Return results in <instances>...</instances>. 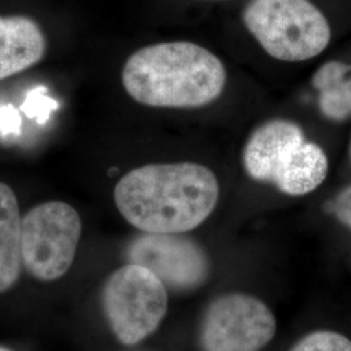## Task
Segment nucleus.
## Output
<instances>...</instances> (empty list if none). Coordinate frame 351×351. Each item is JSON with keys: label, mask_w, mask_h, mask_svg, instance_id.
<instances>
[{"label": "nucleus", "mask_w": 351, "mask_h": 351, "mask_svg": "<svg viewBox=\"0 0 351 351\" xmlns=\"http://www.w3.org/2000/svg\"><path fill=\"white\" fill-rule=\"evenodd\" d=\"M313 85L319 91V106L330 120L351 116V65L328 62L314 75Z\"/></svg>", "instance_id": "obj_12"}, {"label": "nucleus", "mask_w": 351, "mask_h": 351, "mask_svg": "<svg viewBox=\"0 0 351 351\" xmlns=\"http://www.w3.org/2000/svg\"><path fill=\"white\" fill-rule=\"evenodd\" d=\"M128 256L130 263L150 269L164 285L178 290L199 287L210 271L201 247L178 234L146 233L132 242Z\"/></svg>", "instance_id": "obj_7"}, {"label": "nucleus", "mask_w": 351, "mask_h": 351, "mask_svg": "<svg viewBox=\"0 0 351 351\" xmlns=\"http://www.w3.org/2000/svg\"><path fill=\"white\" fill-rule=\"evenodd\" d=\"M217 199L216 176L197 163L143 165L126 173L114 188L119 211L145 233L189 232L211 215Z\"/></svg>", "instance_id": "obj_1"}, {"label": "nucleus", "mask_w": 351, "mask_h": 351, "mask_svg": "<svg viewBox=\"0 0 351 351\" xmlns=\"http://www.w3.org/2000/svg\"><path fill=\"white\" fill-rule=\"evenodd\" d=\"M101 302L114 336L125 345H134L160 326L168 298L159 277L139 264L130 263L108 278Z\"/></svg>", "instance_id": "obj_4"}, {"label": "nucleus", "mask_w": 351, "mask_h": 351, "mask_svg": "<svg viewBox=\"0 0 351 351\" xmlns=\"http://www.w3.org/2000/svg\"><path fill=\"white\" fill-rule=\"evenodd\" d=\"M332 210L339 221L351 229V186L339 193L332 204Z\"/></svg>", "instance_id": "obj_16"}, {"label": "nucleus", "mask_w": 351, "mask_h": 351, "mask_svg": "<svg viewBox=\"0 0 351 351\" xmlns=\"http://www.w3.org/2000/svg\"><path fill=\"white\" fill-rule=\"evenodd\" d=\"M46 38L37 23L25 16H0V81L39 63Z\"/></svg>", "instance_id": "obj_9"}, {"label": "nucleus", "mask_w": 351, "mask_h": 351, "mask_svg": "<svg viewBox=\"0 0 351 351\" xmlns=\"http://www.w3.org/2000/svg\"><path fill=\"white\" fill-rule=\"evenodd\" d=\"M59 104L46 94L45 88H37L27 94L25 103L23 104V111L27 117L37 119L39 123H45L51 111H55Z\"/></svg>", "instance_id": "obj_14"}, {"label": "nucleus", "mask_w": 351, "mask_h": 351, "mask_svg": "<svg viewBox=\"0 0 351 351\" xmlns=\"http://www.w3.org/2000/svg\"><path fill=\"white\" fill-rule=\"evenodd\" d=\"M0 351H12V350H10V349H5V348H1V346H0Z\"/></svg>", "instance_id": "obj_17"}, {"label": "nucleus", "mask_w": 351, "mask_h": 351, "mask_svg": "<svg viewBox=\"0 0 351 351\" xmlns=\"http://www.w3.org/2000/svg\"><path fill=\"white\" fill-rule=\"evenodd\" d=\"M81 219L65 202H46L26 213L21 226V255L27 272L40 281L63 277L75 259Z\"/></svg>", "instance_id": "obj_5"}, {"label": "nucleus", "mask_w": 351, "mask_h": 351, "mask_svg": "<svg viewBox=\"0 0 351 351\" xmlns=\"http://www.w3.org/2000/svg\"><path fill=\"white\" fill-rule=\"evenodd\" d=\"M275 332V316L263 302L246 294H228L207 308L201 345L204 351H259Z\"/></svg>", "instance_id": "obj_6"}, {"label": "nucleus", "mask_w": 351, "mask_h": 351, "mask_svg": "<svg viewBox=\"0 0 351 351\" xmlns=\"http://www.w3.org/2000/svg\"><path fill=\"white\" fill-rule=\"evenodd\" d=\"M21 117L12 106H0V138H8L19 134Z\"/></svg>", "instance_id": "obj_15"}, {"label": "nucleus", "mask_w": 351, "mask_h": 351, "mask_svg": "<svg viewBox=\"0 0 351 351\" xmlns=\"http://www.w3.org/2000/svg\"><path fill=\"white\" fill-rule=\"evenodd\" d=\"M291 351H351V341L336 332L320 330L306 336Z\"/></svg>", "instance_id": "obj_13"}, {"label": "nucleus", "mask_w": 351, "mask_h": 351, "mask_svg": "<svg viewBox=\"0 0 351 351\" xmlns=\"http://www.w3.org/2000/svg\"><path fill=\"white\" fill-rule=\"evenodd\" d=\"M226 72L213 52L191 42H167L134 52L123 69L126 93L141 104L195 108L217 99Z\"/></svg>", "instance_id": "obj_2"}, {"label": "nucleus", "mask_w": 351, "mask_h": 351, "mask_svg": "<svg viewBox=\"0 0 351 351\" xmlns=\"http://www.w3.org/2000/svg\"><path fill=\"white\" fill-rule=\"evenodd\" d=\"M242 20L264 51L284 62L320 55L332 37L326 16L310 0H251Z\"/></svg>", "instance_id": "obj_3"}, {"label": "nucleus", "mask_w": 351, "mask_h": 351, "mask_svg": "<svg viewBox=\"0 0 351 351\" xmlns=\"http://www.w3.org/2000/svg\"><path fill=\"white\" fill-rule=\"evenodd\" d=\"M326 152L302 136L281 152L271 184L288 195L300 197L319 188L326 180Z\"/></svg>", "instance_id": "obj_8"}, {"label": "nucleus", "mask_w": 351, "mask_h": 351, "mask_svg": "<svg viewBox=\"0 0 351 351\" xmlns=\"http://www.w3.org/2000/svg\"><path fill=\"white\" fill-rule=\"evenodd\" d=\"M303 134L301 128L288 120H272L258 128L243 151V165L251 178L271 182L278 158L285 147Z\"/></svg>", "instance_id": "obj_10"}, {"label": "nucleus", "mask_w": 351, "mask_h": 351, "mask_svg": "<svg viewBox=\"0 0 351 351\" xmlns=\"http://www.w3.org/2000/svg\"><path fill=\"white\" fill-rule=\"evenodd\" d=\"M21 226L17 198L12 189L0 182V293L12 288L20 276Z\"/></svg>", "instance_id": "obj_11"}]
</instances>
